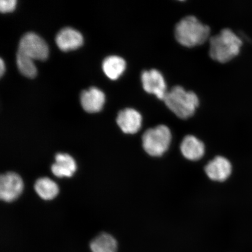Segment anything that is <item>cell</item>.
I'll list each match as a JSON object with an SVG mask.
<instances>
[{
    "mask_svg": "<svg viewBox=\"0 0 252 252\" xmlns=\"http://www.w3.org/2000/svg\"><path fill=\"white\" fill-rule=\"evenodd\" d=\"M90 247L93 252H116L118 243L112 235L102 233L91 242Z\"/></svg>",
    "mask_w": 252,
    "mask_h": 252,
    "instance_id": "2e32d148",
    "label": "cell"
},
{
    "mask_svg": "<svg viewBox=\"0 0 252 252\" xmlns=\"http://www.w3.org/2000/svg\"><path fill=\"white\" fill-rule=\"evenodd\" d=\"M232 165L226 158L217 156L207 163L205 167V172L211 180L216 182H224L232 173Z\"/></svg>",
    "mask_w": 252,
    "mask_h": 252,
    "instance_id": "ba28073f",
    "label": "cell"
},
{
    "mask_svg": "<svg viewBox=\"0 0 252 252\" xmlns=\"http://www.w3.org/2000/svg\"><path fill=\"white\" fill-rule=\"evenodd\" d=\"M34 190L44 200H51L55 198L59 192L58 185L55 181L47 177L40 178L34 185Z\"/></svg>",
    "mask_w": 252,
    "mask_h": 252,
    "instance_id": "5bb4252c",
    "label": "cell"
},
{
    "mask_svg": "<svg viewBox=\"0 0 252 252\" xmlns=\"http://www.w3.org/2000/svg\"><path fill=\"white\" fill-rule=\"evenodd\" d=\"M126 67L125 60L118 56H110L104 60L102 63L104 72L111 80H116L121 76Z\"/></svg>",
    "mask_w": 252,
    "mask_h": 252,
    "instance_id": "9a60e30c",
    "label": "cell"
},
{
    "mask_svg": "<svg viewBox=\"0 0 252 252\" xmlns=\"http://www.w3.org/2000/svg\"><path fill=\"white\" fill-rule=\"evenodd\" d=\"M83 42V36L80 32L70 27L63 28L56 37L57 45L64 52L78 48Z\"/></svg>",
    "mask_w": 252,
    "mask_h": 252,
    "instance_id": "30bf717a",
    "label": "cell"
},
{
    "mask_svg": "<svg viewBox=\"0 0 252 252\" xmlns=\"http://www.w3.org/2000/svg\"><path fill=\"white\" fill-rule=\"evenodd\" d=\"M24 187L23 179L17 173H5L0 177V198L5 202H12L23 193Z\"/></svg>",
    "mask_w": 252,
    "mask_h": 252,
    "instance_id": "8992f818",
    "label": "cell"
},
{
    "mask_svg": "<svg viewBox=\"0 0 252 252\" xmlns=\"http://www.w3.org/2000/svg\"><path fill=\"white\" fill-rule=\"evenodd\" d=\"M180 149L186 159L196 161L202 158L205 154V146L196 137L188 135L183 139Z\"/></svg>",
    "mask_w": 252,
    "mask_h": 252,
    "instance_id": "4fadbf2b",
    "label": "cell"
},
{
    "mask_svg": "<svg viewBox=\"0 0 252 252\" xmlns=\"http://www.w3.org/2000/svg\"><path fill=\"white\" fill-rule=\"evenodd\" d=\"M141 79L143 89L146 93L154 94L160 100L164 99L168 91L161 72L156 69L144 70L141 73Z\"/></svg>",
    "mask_w": 252,
    "mask_h": 252,
    "instance_id": "52a82bcc",
    "label": "cell"
},
{
    "mask_svg": "<svg viewBox=\"0 0 252 252\" xmlns=\"http://www.w3.org/2000/svg\"><path fill=\"white\" fill-rule=\"evenodd\" d=\"M210 28L193 15L187 16L176 24L175 36L178 42L187 47L203 45L210 39Z\"/></svg>",
    "mask_w": 252,
    "mask_h": 252,
    "instance_id": "6da1fadb",
    "label": "cell"
},
{
    "mask_svg": "<svg viewBox=\"0 0 252 252\" xmlns=\"http://www.w3.org/2000/svg\"><path fill=\"white\" fill-rule=\"evenodd\" d=\"M18 51L39 61H45L49 55V47L45 41L34 32H28L21 37Z\"/></svg>",
    "mask_w": 252,
    "mask_h": 252,
    "instance_id": "5b68a950",
    "label": "cell"
},
{
    "mask_svg": "<svg viewBox=\"0 0 252 252\" xmlns=\"http://www.w3.org/2000/svg\"><path fill=\"white\" fill-rule=\"evenodd\" d=\"M17 64L21 74L27 77L33 78L37 74V68L33 60L20 52L17 53Z\"/></svg>",
    "mask_w": 252,
    "mask_h": 252,
    "instance_id": "e0dca14e",
    "label": "cell"
},
{
    "mask_svg": "<svg viewBox=\"0 0 252 252\" xmlns=\"http://www.w3.org/2000/svg\"><path fill=\"white\" fill-rule=\"evenodd\" d=\"M17 4L16 0H1L0 1V10L2 12L13 11Z\"/></svg>",
    "mask_w": 252,
    "mask_h": 252,
    "instance_id": "ac0fdd59",
    "label": "cell"
},
{
    "mask_svg": "<svg viewBox=\"0 0 252 252\" xmlns=\"http://www.w3.org/2000/svg\"><path fill=\"white\" fill-rule=\"evenodd\" d=\"M172 135L168 127L159 125L148 129L142 136V146L149 156L161 157L171 146Z\"/></svg>",
    "mask_w": 252,
    "mask_h": 252,
    "instance_id": "277c9868",
    "label": "cell"
},
{
    "mask_svg": "<svg viewBox=\"0 0 252 252\" xmlns=\"http://www.w3.org/2000/svg\"><path fill=\"white\" fill-rule=\"evenodd\" d=\"M116 122L124 133L134 134L140 130L143 118L137 110L126 108L119 112Z\"/></svg>",
    "mask_w": 252,
    "mask_h": 252,
    "instance_id": "9c48e42d",
    "label": "cell"
},
{
    "mask_svg": "<svg viewBox=\"0 0 252 252\" xmlns=\"http://www.w3.org/2000/svg\"><path fill=\"white\" fill-rule=\"evenodd\" d=\"M163 101L171 111L182 119L192 117L200 103L196 93L179 86L168 91Z\"/></svg>",
    "mask_w": 252,
    "mask_h": 252,
    "instance_id": "3957f363",
    "label": "cell"
},
{
    "mask_svg": "<svg viewBox=\"0 0 252 252\" xmlns=\"http://www.w3.org/2000/svg\"><path fill=\"white\" fill-rule=\"evenodd\" d=\"M210 58L214 61L225 63L240 52L242 41L232 30L225 28L209 39Z\"/></svg>",
    "mask_w": 252,
    "mask_h": 252,
    "instance_id": "7a4b0ae2",
    "label": "cell"
},
{
    "mask_svg": "<svg viewBox=\"0 0 252 252\" xmlns=\"http://www.w3.org/2000/svg\"><path fill=\"white\" fill-rule=\"evenodd\" d=\"M5 70V64L4 62H3L2 59H1L0 60V75L1 76L4 74V72Z\"/></svg>",
    "mask_w": 252,
    "mask_h": 252,
    "instance_id": "d6986e66",
    "label": "cell"
},
{
    "mask_svg": "<svg viewBox=\"0 0 252 252\" xmlns=\"http://www.w3.org/2000/svg\"><path fill=\"white\" fill-rule=\"evenodd\" d=\"M77 167L75 159L65 153H58L55 156V162L51 167L53 174L59 178H70L76 171Z\"/></svg>",
    "mask_w": 252,
    "mask_h": 252,
    "instance_id": "7c38bea8",
    "label": "cell"
},
{
    "mask_svg": "<svg viewBox=\"0 0 252 252\" xmlns=\"http://www.w3.org/2000/svg\"><path fill=\"white\" fill-rule=\"evenodd\" d=\"M81 103L88 113H96L102 110L105 101V95L101 90L95 87L83 91L81 94Z\"/></svg>",
    "mask_w": 252,
    "mask_h": 252,
    "instance_id": "8fae6325",
    "label": "cell"
}]
</instances>
